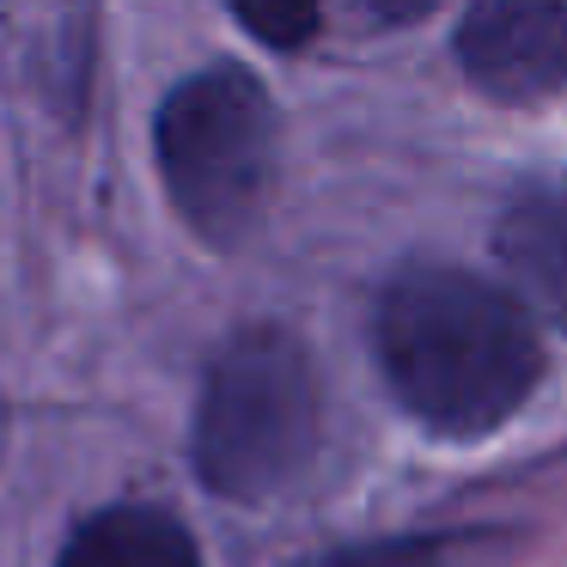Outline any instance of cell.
<instances>
[{
	"instance_id": "52a82bcc",
	"label": "cell",
	"mask_w": 567,
	"mask_h": 567,
	"mask_svg": "<svg viewBox=\"0 0 567 567\" xmlns=\"http://www.w3.org/2000/svg\"><path fill=\"white\" fill-rule=\"evenodd\" d=\"M470 543L464 537H403V543H367V549H342L306 567H464Z\"/></svg>"
},
{
	"instance_id": "ba28073f",
	"label": "cell",
	"mask_w": 567,
	"mask_h": 567,
	"mask_svg": "<svg viewBox=\"0 0 567 567\" xmlns=\"http://www.w3.org/2000/svg\"><path fill=\"white\" fill-rule=\"evenodd\" d=\"M238 25L257 31L275 50H299V43L318 31V13H311V7H238Z\"/></svg>"
},
{
	"instance_id": "7a4b0ae2",
	"label": "cell",
	"mask_w": 567,
	"mask_h": 567,
	"mask_svg": "<svg viewBox=\"0 0 567 567\" xmlns=\"http://www.w3.org/2000/svg\"><path fill=\"white\" fill-rule=\"evenodd\" d=\"M323 396L287 330H245L214 360L196 415V470L233 501L281 494L318 452Z\"/></svg>"
},
{
	"instance_id": "8992f818",
	"label": "cell",
	"mask_w": 567,
	"mask_h": 567,
	"mask_svg": "<svg viewBox=\"0 0 567 567\" xmlns=\"http://www.w3.org/2000/svg\"><path fill=\"white\" fill-rule=\"evenodd\" d=\"M55 567H202V561L177 518L153 513V506H111L68 537Z\"/></svg>"
},
{
	"instance_id": "6da1fadb",
	"label": "cell",
	"mask_w": 567,
	"mask_h": 567,
	"mask_svg": "<svg viewBox=\"0 0 567 567\" xmlns=\"http://www.w3.org/2000/svg\"><path fill=\"white\" fill-rule=\"evenodd\" d=\"M379 367L433 433H488L537 391L543 342L530 318L464 269H403L379 293Z\"/></svg>"
},
{
	"instance_id": "3957f363",
	"label": "cell",
	"mask_w": 567,
	"mask_h": 567,
	"mask_svg": "<svg viewBox=\"0 0 567 567\" xmlns=\"http://www.w3.org/2000/svg\"><path fill=\"white\" fill-rule=\"evenodd\" d=\"M159 172L208 245L250 233L275 184V104L245 68L184 80L159 111Z\"/></svg>"
},
{
	"instance_id": "5b68a950",
	"label": "cell",
	"mask_w": 567,
	"mask_h": 567,
	"mask_svg": "<svg viewBox=\"0 0 567 567\" xmlns=\"http://www.w3.org/2000/svg\"><path fill=\"white\" fill-rule=\"evenodd\" d=\"M501 257L537 299L567 311V172L530 184L501 220Z\"/></svg>"
},
{
	"instance_id": "277c9868",
	"label": "cell",
	"mask_w": 567,
	"mask_h": 567,
	"mask_svg": "<svg viewBox=\"0 0 567 567\" xmlns=\"http://www.w3.org/2000/svg\"><path fill=\"white\" fill-rule=\"evenodd\" d=\"M457 62L482 92L518 104L567 86V0H488L457 25Z\"/></svg>"
}]
</instances>
